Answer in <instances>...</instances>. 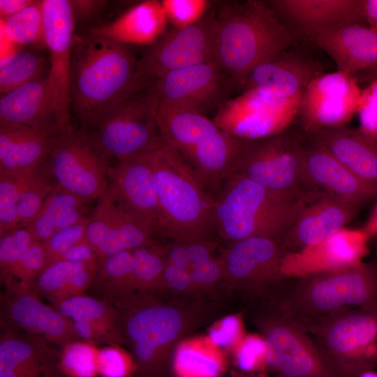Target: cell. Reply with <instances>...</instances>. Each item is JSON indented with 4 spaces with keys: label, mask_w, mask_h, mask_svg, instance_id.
<instances>
[{
    "label": "cell",
    "mask_w": 377,
    "mask_h": 377,
    "mask_svg": "<svg viewBox=\"0 0 377 377\" xmlns=\"http://www.w3.org/2000/svg\"><path fill=\"white\" fill-rule=\"evenodd\" d=\"M240 318L228 316L213 325L209 331L208 339L219 348L233 350L244 337Z\"/></svg>",
    "instance_id": "cell-52"
},
{
    "label": "cell",
    "mask_w": 377,
    "mask_h": 377,
    "mask_svg": "<svg viewBox=\"0 0 377 377\" xmlns=\"http://www.w3.org/2000/svg\"><path fill=\"white\" fill-rule=\"evenodd\" d=\"M270 298L302 327L348 309H377V264L287 279Z\"/></svg>",
    "instance_id": "cell-4"
},
{
    "label": "cell",
    "mask_w": 377,
    "mask_h": 377,
    "mask_svg": "<svg viewBox=\"0 0 377 377\" xmlns=\"http://www.w3.org/2000/svg\"><path fill=\"white\" fill-rule=\"evenodd\" d=\"M160 104L188 108L205 114L230 99L236 87L215 61L169 72L150 83Z\"/></svg>",
    "instance_id": "cell-16"
},
{
    "label": "cell",
    "mask_w": 377,
    "mask_h": 377,
    "mask_svg": "<svg viewBox=\"0 0 377 377\" xmlns=\"http://www.w3.org/2000/svg\"><path fill=\"white\" fill-rule=\"evenodd\" d=\"M175 377H220L226 369L221 349L206 336L182 340L171 360Z\"/></svg>",
    "instance_id": "cell-34"
},
{
    "label": "cell",
    "mask_w": 377,
    "mask_h": 377,
    "mask_svg": "<svg viewBox=\"0 0 377 377\" xmlns=\"http://www.w3.org/2000/svg\"><path fill=\"white\" fill-rule=\"evenodd\" d=\"M185 268L191 276L196 290L210 288L223 279L220 258L214 256L216 244L210 239L182 241Z\"/></svg>",
    "instance_id": "cell-38"
},
{
    "label": "cell",
    "mask_w": 377,
    "mask_h": 377,
    "mask_svg": "<svg viewBox=\"0 0 377 377\" xmlns=\"http://www.w3.org/2000/svg\"><path fill=\"white\" fill-rule=\"evenodd\" d=\"M287 253L272 238L254 237L230 242L220 257L223 279L253 295H272L288 279L281 270Z\"/></svg>",
    "instance_id": "cell-13"
},
{
    "label": "cell",
    "mask_w": 377,
    "mask_h": 377,
    "mask_svg": "<svg viewBox=\"0 0 377 377\" xmlns=\"http://www.w3.org/2000/svg\"><path fill=\"white\" fill-rule=\"evenodd\" d=\"M268 301L251 315L265 343L267 366L280 377H340L306 331Z\"/></svg>",
    "instance_id": "cell-9"
},
{
    "label": "cell",
    "mask_w": 377,
    "mask_h": 377,
    "mask_svg": "<svg viewBox=\"0 0 377 377\" xmlns=\"http://www.w3.org/2000/svg\"><path fill=\"white\" fill-rule=\"evenodd\" d=\"M367 25L377 32V0H365Z\"/></svg>",
    "instance_id": "cell-56"
},
{
    "label": "cell",
    "mask_w": 377,
    "mask_h": 377,
    "mask_svg": "<svg viewBox=\"0 0 377 377\" xmlns=\"http://www.w3.org/2000/svg\"><path fill=\"white\" fill-rule=\"evenodd\" d=\"M59 133L0 124V173L21 172L40 166L47 160Z\"/></svg>",
    "instance_id": "cell-30"
},
{
    "label": "cell",
    "mask_w": 377,
    "mask_h": 377,
    "mask_svg": "<svg viewBox=\"0 0 377 377\" xmlns=\"http://www.w3.org/2000/svg\"><path fill=\"white\" fill-rule=\"evenodd\" d=\"M35 242L25 226H19L0 236V272L3 281Z\"/></svg>",
    "instance_id": "cell-45"
},
{
    "label": "cell",
    "mask_w": 377,
    "mask_h": 377,
    "mask_svg": "<svg viewBox=\"0 0 377 377\" xmlns=\"http://www.w3.org/2000/svg\"><path fill=\"white\" fill-rule=\"evenodd\" d=\"M133 45L91 33L74 35L71 62V110L79 124L147 84Z\"/></svg>",
    "instance_id": "cell-1"
},
{
    "label": "cell",
    "mask_w": 377,
    "mask_h": 377,
    "mask_svg": "<svg viewBox=\"0 0 377 377\" xmlns=\"http://www.w3.org/2000/svg\"><path fill=\"white\" fill-rule=\"evenodd\" d=\"M360 179L377 185V140L347 124L327 128L308 138Z\"/></svg>",
    "instance_id": "cell-29"
},
{
    "label": "cell",
    "mask_w": 377,
    "mask_h": 377,
    "mask_svg": "<svg viewBox=\"0 0 377 377\" xmlns=\"http://www.w3.org/2000/svg\"><path fill=\"white\" fill-rule=\"evenodd\" d=\"M158 107V102L147 84L75 129L110 165L166 145L156 123Z\"/></svg>",
    "instance_id": "cell-7"
},
{
    "label": "cell",
    "mask_w": 377,
    "mask_h": 377,
    "mask_svg": "<svg viewBox=\"0 0 377 377\" xmlns=\"http://www.w3.org/2000/svg\"><path fill=\"white\" fill-rule=\"evenodd\" d=\"M132 253L135 292L154 293L164 290L168 246L154 242L132 250Z\"/></svg>",
    "instance_id": "cell-37"
},
{
    "label": "cell",
    "mask_w": 377,
    "mask_h": 377,
    "mask_svg": "<svg viewBox=\"0 0 377 377\" xmlns=\"http://www.w3.org/2000/svg\"><path fill=\"white\" fill-rule=\"evenodd\" d=\"M6 286L1 311L3 327L40 337L61 348L81 341L71 320L40 300L34 283H9Z\"/></svg>",
    "instance_id": "cell-20"
},
{
    "label": "cell",
    "mask_w": 377,
    "mask_h": 377,
    "mask_svg": "<svg viewBox=\"0 0 377 377\" xmlns=\"http://www.w3.org/2000/svg\"><path fill=\"white\" fill-rule=\"evenodd\" d=\"M376 238H377V237H376Z\"/></svg>",
    "instance_id": "cell-61"
},
{
    "label": "cell",
    "mask_w": 377,
    "mask_h": 377,
    "mask_svg": "<svg viewBox=\"0 0 377 377\" xmlns=\"http://www.w3.org/2000/svg\"><path fill=\"white\" fill-rule=\"evenodd\" d=\"M360 377H377V374L374 373L371 371H369L362 374Z\"/></svg>",
    "instance_id": "cell-60"
},
{
    "label": "cell",
    "mask_w": 377,
    "mask_h": 377,
    "mask_svg": "<svg viewBox=\"0 0 377 377\" xmlns=\"http://www.w3.org/2000/svg\"><path fill=\"white\" fill-rule=\"evenodd\" d=\"M161 3L168 22L175 29L198 22L214 4L208 0H162Z\"/></svg>",
    "instance_id": "cell-46"
},
{
    "label": "cell",
    "mask_w": 377,
    "mask_h": 377,
    "mask_svg": "<svg viewBox=\"0 0 377 377\" xmlns=\"http://www.w3.org/2000/svg\"><path fill=\"white\" fill-rule=\"evenodd\" d=\"M68 319L90 322L107 332L117 345L124 344L119 311L106 301L86 295L73 297L56 307Z\"/></svg>",
    "instance_id": "cell-35"
},
{
    "label": "cell",
    "mask_w": 377,
    "mask_h": 377,
    "mask_svg": "<svg viewBox=\"0 0 377 377\" xmlns=\"http://www.w3.org/2000/svg\"><path fill=\"white\" fill-rule=\"evenodd\" d=\"M232 351L235 363L243 373L254 374L267 366L266 346L262 337H244Z\"/></svg>",
    "instance_id": "cell-50"
},
{
    "label": "cell",
    "mask_w": 377,
    "mask_h": 377,
    "mask_svg": "<svg viewBox=\"0 0 377 377\" xmlns=\"http://www.w3.org/2000/svg\"><path fill=\"white\" fill-rule=\"evenodd\" d=\"M0 377H66L59 351L40 337L3 327L0 338Z\"/></svg>",
    "instance_id": "cell-25"
},
{
    "label": "cell",
    "mask_w": 377,
    "mask_h": 377,
    "mask_svg": "<svg viewBox=\"0 0 377 377\" xmlns=\"http://www.w3.org/2000/svg\"><path fill=\"white\" fill-rule=\"evenodd\" d=\"M96 201L89 216L86 239L100 261L156 242V230L135 213L111 185Z\"/></svg>",
    "instance_id": "cell-15"
},
{
    "label": "cell",
    "mask_w": 377,
    "mask_h": 377,
    "mask_svg": "<svg viewBox=\"0 0 377 377\" xmlns=\"http://www.w3.org/2000/svg\"><path fill=\"white\" fill-rule=\"evenodd\" d=\"M56 184L46 161L20 195L17 203L20 226H26L34 220Z\"/></svg>",
    "instance_id": "cell-43"
},
{
    "label": "cell",
    "mask_w": 377,
    "mask_h": 377,
    "mask_svg": "<svg viewBox=\"0 0 377 377\" xmlns=\"http://www.w3.org/2000/svg\"><path fill=\"white\" fill-rule=\"evenodd\" d=\"M168 22L161 1L147 0L89 32L126 45L150 46L167 31Z\"/></svg>",
    "instance_id": "cell-31"
},
{
    "label": "cell",
    "mask_w": 377,
    "mask_h": 377,
    "mask_svg": "<svg viewBox=\"0 0 377 377\" xmlns=\"http://www.w3.org/2000/svg\"><path fill=\"white\" fill-rule=\"evenodd\" d=\"M216 6L198 22L172 28L149 46L139 59V71L148 83L180 68L215 61Z\"/></svg>",
    "instance_id": "cell-12"
},
{
    "label": "cell",
    "mask_w": 377,
    "mask_h": 377,
    "mask_svg": "<svg viewBox=\"0 0 377 377\" xmlns=\"http://www.w3.org/2000/svg\"><path fill=\"white\" fill-rule=\"evenodd\" d=\"M33 2L32 0H0L1 20L17 13Z\"/></svg>",
    "instance_id": "cell-55"
},
{
    "label": "cell",
    "mask_w": 377,
    "mask_h": 377,
    "mask_svg": "<svg viewBox=\"0 0 377 377\" xmlns=\"http://www.w3.org/2000/svg\"><path fill=\"white\" fill-rule=\"evenodd\" d=\"M56 183L92 202L105 192L109 165L77 133L75 128L58 135L47 160Z\"/></svg>",
    "instance_id": "cell-17"
},
{
    "label": "cell",
    "mask_w": 377,
    "mask_h": 377,
    "mask_svg": "<svg viewBox=\"0 0 377 377\" xmlns=\"http://www.w3.org/2000/svg\"><path fill=\"white\" fill-rule=\"evenodd\" d=\"M1 33L15 45L46 47L43 1H34L17 13L1 20Z\"/></svg>",
    "instance_id": "cell-40"
},
{
    "label": "cell",
    "mask_w": 377,
    "mask_h": 377,
    "mask_svg": "<svg viewBox=\"0 0 377 377\" xmlns=\"http://www.w3.org/2000/svg\"><path fill=\"white\" fill-rule=\"evenodd\" d=\"M59 260L100 263L97 253L86 239L66 251Z\"/></svg>",
    "instance_id": "cell-54"
},
{
    "label": "cell",
    "mask_w": 377,
    "mask_h": 377,
    "mask_svg": "<svg viewBox=\"0 0 377 377\" xmlns=\"http://www.w3.org/2000/svg\"><path fill=\"white\" fill-rule=\"evenodd\" d=\"M363 229L370 238L377 237V204Z\"/></svg>",
    "instance_id": "cell-57"
},
{
    "label": "cell",
    "mask_w": 377,
    "mask_h": 377,
    "mask_svg": "<svg viewBox=\"0 0 377 377\" xmlns=\"http://www.w3.org/2000/svg\"><path fill=\"white\" fill-rule=\"evenodd\" d=\"M0 124H20L39 131H60L48 74L1 96Z\"/></svg>",
    "instance_id": "cell-27"
},
{
    "label": "cell",
    "mask_w": 377,
    "mask_h": 377,
    "mask_svg": "<svg viewBox=\"0 0 377 377\" xmlns=\"http://www.w3.org/2000/svg\"><path fill=\"white\" fill-rule=\"evenodd\" d=\"M92 286L110 304L136 293L133 285L132 250L119 251L102 259Z\"/></svg>",
    "instance_id": "cell-36"
},
{
    "label": "cell",
    "mask_w": 377,
    "mask_h": 377,
    "mask_svg": "<svg viewBox=\"0 0 377 377\" xmlns=\"http://www.w3.org/2000/svg\"><path fill=\"white\" fill-rule=\"evenodd\" d=\"M302 94L276 98L254 90L242 91L216 112L214 122L242 140H252L281 133L295 121Z\"/></svg>",
    "instance_id": "cell-11"
},
{
    "label": "cell",
    "mask_w": 377,
    "mask_h": 377,
    "mask_svg": "<svg viewBox=\"0 0 377 377\" xmlns=\"http://www.w3.org/2000/svg\"><path fill=\"white\" fill-rule=\"evenodd\" d=\"M215 61L241 88L259 65L298 43L265 1H216Z\"/></svg>",
    "instance_id": "cell-3"
},
{
    "label": "cell",
    "mask_w": 377,
    "mask_h": 377,
    "mask_svg": "<svg viewBox=\"0 0 377 377\" xmlns=\"http://www.w3.org/2000/svg\"><path fill=\"white\" fill-rule=\"evenodd\" d=\"M306 142L290 128L272 136L244 140L232 173L293 198L311 202L323 193L306 171Z\"/></svg>",
    "instance_id": "cell-8"
},
{
    "label": "cell",
    "mask_w": 377,
    "mask_h": 377,
    "mask_svg": "<svg viewBox=\"0 0 377 377\" xmlns=\"http://www.w3.org/2000/svg\"><path fill=\"white\" fill-rule=\"evenodd\" d=\"M302 327L340 377H360L377 365V309H348Z\"/></svg>",
    "instance_id": "cell-10"
},
{
    "label": "cell",
    "mask_w": 377,
    "mask_h": 377,
    "mask_svg": "<svg viewBox=\"0 0 377 377\" xmlns=\"http://www.w3.org/2000/svg\"><path fill=\"white\" fill-rule=\"evenodd\" d=\"M357 114L362 131L377 140V80L362 90Z\"/></svg>",
    "instance_id": "cell-51"
},
{
    "label": "cell",
    "mask_w": 377,
    "mask_h": 377,
    "mask_svg": "<svg viewBox=\"0 0 377 377\" xmlns=\"http://www.w3.org/2000/svg\"><path fill=\"white\" fill-rule=\"evenodd\" d=\"M41 165L21 172L0 173V236L20 226L17 212L20 195Z\"/></svg>",
    "instance_id": "cell-41"
},
{
    "label": "cell",
    "mask_w": 377,
    "mask_h": 377,
    "mask_svg": "<svg viewBox=\"0 0 377 377\" xmlns=\"http://www.w3.org/2000/svg\"><path fill=\"white\" fill-rule=\"evenodd\" d=\"M305 168L311 182L323 193L358 207L377 199V185L367 182L309 139Z\"/></svg>",
    "instance_id": "cell-26"
},
{
    "label": "cell",
    "mask_w": 377,
    "mask_h": 377,
    "mask_svg": "<svg viewBox=\"0 0 377 377\" xmlns=\"http://www.w3.org/2000/svg\"><path fill=\"white\" fill-rule=\"evenodd\" d=\"M47 74L46 60L40 53L15 50L0 59L1 95Z\"/></svg>",
    "instance_id": "cell-39"
},
{
    "label": "cell",
    "mask_w": 377,
    "mask_h": 377,
    "mask_svg": "<svg viewBox=\"0 0 377 377\" xmlns=\"http://www.w3.org/2000/svg\"><path fill=\"white\" fill-rule=\"evenodd\" d=\"M156 119L167 145L184 159L219 126L205 114L188 108L160 104Z\"/></svg>",
    "instance_id": "cell-32"
},
{
    "label": "cell",
    "mask_w": 377,
    "mask_h": 377,
    "mask_svg": "<svg viewBox=\"0 0 377 377\" xmlns=\"http://www.w3.org/2000/svg\"><path fill=\"white\" fill-rule=\"evenodd\" d=\"M48 257L43 242L35 241L2 281L9 283H34L48 264Z\"/></svg>",
    "instance_id": "cell-47"
},
{
    "label": "cell",
    "mask_w": 377,
    "mask_h": 377,
    "mask_svg": "<svg viewBox=\"0 0 377 377\" xmlns=\"http://www.w3.org/2000/svg\"><path fill=\"white\" fill-rule=\"evenodd\" d=\"M325 73L323 64L298 43L255 68L244 81L242 91L254 90L276 98L303 94L309 83Z\"/></svg>",
    "instance_id": "cell-21"
},
{
    "label": "cell",
    "mask_w": 377,
    "mask_h": 377,
    "mask_svg": "<svg viewBox=\"0 0 377 377\" xmlns=\"http://www.w3.org/2000/svg\"><path fill=\"white\" fill-rule=\"evenodd\" d=\"M90 203L57 184L38 215L26 227L35 241L44 242L55 231L88 216Z\"/></svg>",
    "instance_id": "cell-33"
},
{
    "label": "cell",
    "mask_w": 377,
    "mask_h": 377,
    "mask_svg": "<svg viewBox=\"0 0 377 377\" xmlns=\"http://www.w3.org/2000/svg\"><path fill=\"white\" fill-rule=\"evenodd\" d=\"M89 216L55 231L43 242L49 263L59 260L66 251L86 239Z\"/></svg>",
    "instance_id": "cell-48"
},
{
    "label": "cell",
    "mask_w": 377,
    "mask_h": 377,
    "mask_svg": "<svg viewBox=\"0 0 377 377\" xmlns=\"http://www.w3.org/2000/svg\"><path fill=\"white\" fill-rule=\"evenodd\" d=\"M112 306L121 314L135 377H165L177 346L200 323L204 312L198 305L163 302L154 293H133Z\"/></svg>",
    "instance_id": "cell-2"
},
{
    "label": "cell",
    "mask_w": 377,
    "mask_h": 377,
    "mask_svg": "<svg viewBox=\"0 0 377 377\" xmlns=\"http://www.w3.org/2000/svg\"><path fill=\"white\" fill-rule=\"evenodd\" d=\"M309 43L325 52L343 74L355 76L377 67V32L368 26L350 25Z\"/></svg>",
    "instance_id": "cell-28"
},
{
    "label": "cell",
    "mask_w": 377,
    "mask_h": 377,
    "mask_svg": "<svg viewBox=\"0 0 377 377\" xmlns=\"http://www.w3.org/2000/svg\"><path fill=\"white\" fill-rule=\"evenodd\" d=\"M359 83L360 82L370 83L376 80H377V67L370 70H367L363 72H361L355 75Z\"/></svg>",
    "instance_id": "cell-58"
},
{
    "label": "cell",
    "mask_w": 377,
    "mask_h": 377,
    "mask_svg": "<svg viewBox=\"0 0 377 377\" xmlns=\"http://www.w3.org/2000/svg\"><path fill=\"white\" fill-rule=\"evenodd\" d=\"M369 239L363 228H344L316 244L288 253L281 273L286 278L296 279L359 265L368 253Z\"/></svg>",
    "instance_id": "cell-22"
},
{
    "label": "cell",
    "mask_w": 377,
    "mask_h": 377,
    "mask_svg": "<svg viewBox=\"0 0 377 377\" xmlns=\"http://www.w3.org/2000/svg\"><path fill=\"white\" fill-rule=\"evenodd\" d=\"M355 76L336 71L316 77L302 95L295 120L308 138L347 124L357 113L362 94Z\"/></svg>",
    "instance_id": "cell-14"
},
{
    "label": "cell",
    "mask_w": 377,
    "mask_h": 377,
    "mask_svg": "<svg viewBox=\"0 0 377 377\" xmlns=\"http://www.w3.org/2000/svg\"><path fill=\"white\" fill-rule=\"evenodd\" d=\"M298 42L353 25H367L365 0H267Z\"/></svg>",
    "instance_id": "cell-19"
},
{
    "label": "cell",
    "mask_w": 377,
    "mask_h": 377,
    "mask_svg": "<svg viewBox=\"0 0 377 377\" xmlns=\"http://www.w3.org/2000/svg\"><path fill=\"white\" fill-rule=\"evenodd\" d=\"M154 151L138 154L109 165L108 176L109 184L126 205L158 232H161V219L153 170Z\"/></svg>",
    "instance_id": "cell-24"
},
{
    "label": "cell",
    "mask_w": 377,
    "mask_h": 377,
    "mask_svg": "<svg viewBox=\"0 0 377 377\" xmlns=\"http://www.w3.org/2000/svg\"><path fill=\"white\" fill-rule=\"evenodd\" d=\"M215 198V229L230 242L249 237L279 239L309 202L232 173Z\"/></svg>",
    "instance_id": "cell-5"
},
{
    "label": "cell",
    "mask_w": 377,
    "mask_h": 377,
    "mask_svg": "<svg viewBox=\"0 0 377 377\" xmlns=\"http://www.w3.org/2000/svg\"><path fill=\"white\" fill-rule=\"evenodd\" d=\"M163 280L164 289L186 293L197 290L188 271L168 262L166 263Z\"/></svg>",
    "instance_id": "cell-53"
},
{
    "label": "cell",
    "mask_w": 377,
    "mask_h": 377,
    "mask_svg": "<svg viewBox=\"0 0 377 377\" xmlns=\"http://www.w3.org/2000/svg\"><path fill=\"white\" fill-rule=\"evenodd\" d=\"M89 263L64 260L49 263L34 281L36 290L54 307L72 276Z\"/></svg>",
    "instance_id": "cell-42"
},
{
    "label": "cell",
    "mask_w": 377,
    "mask_h": 377,
    "mask_svg": "<svg viewBox=\"0 0 377 377\" xmlns=\"http://www.w3.org/2000/svg\"><path fill=\"white\" fill-rule=\"evenodd\" d=\"M229 377H254V374L241 372L239 374L232 375Z\"/></svg>",
    "instance_id": "cell-59"
},
{
    "label": "cell",
    "mask_w": 377,
    "mask_h": 377,
    "mask_svg": "<svg viewBox=\"0 0 377 377\" xmlns=\"http://www.w3.org/2000/svg\"><path fill=\"white\" fill-rule=\"evenodd\" d=\"M45 46L49 52L48 79L53 91L61 133L72 130L71 110V48L75 16L71 1L43 0Z\"/></svg>",
    "instance_id": "cell-18"
},
{
    "label": "cell",
    "mask_w": 377,
    "mask_h": 377,
    "mask_svg": "<svg viewBox=\"0 0 377 377\" xmlns=\"http://www.w3.org/2000/svg\"><path fill=\"white\" fill-rule=\"evenodd\" d=\"M97 369L102 377H128L134 374L135 364L118 345H106L98 350Z\"/></svg>",
    "instance_id": "cell-49"
},
{
    "label": "cell",
    "mask_w": 377,
    "mask_h": 377,
    "mask_svg": "<svg viewBox=\"0 0 377 377\" xmlns=\"http://www.w3.org/2000/svg\"><path fill=\"white\" fill-rule=\"evenodd\" d=\"M161 233L174 241L210 238L215 229V198L191 167L165 145L153 154Z\"/></svg>",
    "instance_id": "cell-6"
},
{
    "label": "cell",
    "mask_w": 377,
    "mask_h": 377,
    "mask_svg": "<svg viewBox=\"0 0 377 377\" xmlns=\"http://www.w3.org/2000/svg\"><path fill=\"white\" fill-rule=\"evenodd\" d=\"M95 345L75 341L63 347L59 351V367L66 377H96L97 354Z\"/></svg>",
    "instance_id": "cell-44"
},
{
    "label": "cell",
    "mask_w": 377,
    "mask_h": 377,
    "mask_svg": "<svg viewBox=\"0 0 377 377\" xmlns=\"http://www.w3.org/2000/svg\"><path fill=\"white\" fill-rule=\"evenodd\" d=\"M358 207L322 193L308 203L278 241L288 253L316 244L350 222Z\"/></svg>",
    "instance_id": "cell-23"
}]
</instances>
